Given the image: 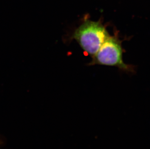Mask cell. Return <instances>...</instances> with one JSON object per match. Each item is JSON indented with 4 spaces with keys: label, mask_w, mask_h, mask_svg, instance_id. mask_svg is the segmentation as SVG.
<instances>
[{
    "label": "cell",
    "mask_w": 150,
    "mask_h": 149,
    "mask_svg": "<svg viewBox=\"0 0 150 149\" xmlns=\"http://www.w3.org/2000/svg\"><path fill=\"white\" fill-rule=\"evenodd\" d=\"M103 20L92 21L86 15L82 23L69 36L67 40H75L86 53L93 57L110 36Z\"/></svg>",
    "instance_id": "6da1fadb"
},
{
    "label": "cell",
    "mask_w": 150,
    "mask_h": 149,
    "mask_svg": "<svg viewBox=\"0 0 150 149\" xmlns=\"http://www.w3.org/2000/svg\"><path fill=\"white\" fill-rule=\"evenodd\" d=\"M122 42L116 32L113 36L110 35L96 53L92 57V60L88 65L115 66L125 72H134V66L126 64L123 62Z\"/></svg>",
    "instance_id": "7a4b0ae2"
},
{
    "label": "cell",
    "mask_w": 150,
    "mask_h": 149,
    "mask_svg": "<svg viewBox=\"0 0 150 149\" xmlns=\"http://www.w3.org/2000/svg\"><path fill=\"white\" fill-rule=\"evenodd\" d=\"M1 141H0V144H1Z\"/></svg>",
    "instance_id": "3957f363"
}]
</instances>
